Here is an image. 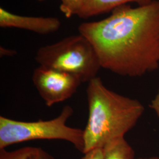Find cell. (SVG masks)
I'll list each match as a JSON object with an SVG mask.
<instances>
[{
    "label": "cell",
    "mask_w": 159,
    "mask_h": 159,
    "mask_svg": "<svg viewBox=\"0 0 159 159\" xmlns=\"http://www.w3.org/2000/svg\"><path fill=\"white\" fill-rule=\"evenodd\" d=\"M89 117L83 130V154L123 138L145 111L142 103L108 89L97 77L86 89Z\"/></svg>",
    "instance_id": "cell-2"
},
{
    "label": "cell",
    "mask_w": 159,
    "mask_h": 159,
    "mask_svg": "<svg viewBox=\"0 0 159 159\" xmlns=\"http://www.w3.org/2000/svg\"><path fill=\"white\" fill-rule=\"evenodd\" d=\"M136 159H159V157H156V156H152V157H144V158H138Z\"/></svg>",
    "instance_id": "cell-15"
},
{
    "label": "cell",
    "mask_w": 159,
    "mask_h": 159,
    "mask_svg": "<svg viewBox=\"0 0 159 159\" xmlns=\"http://www.w3.org/2000/svg\"><path fill=\"white\" fill-rule=\"evenodd\" d=\"M32 80L40 96L49 107L69 99L82 83L74 75L41 66L34 70Z\"/></svg>",
    "instance_id": "cell-5"
},
{
    "label": "cell",
    "mask_w": 159,
    "mask_h": 159,
    "mask_svg": "<svg viewBox=\"0 0 159 159\" xmlns=\"http://www.w3.org/2000/svg\"><path fill=\"white\" fill-rule=\"evenodd\" d=\"M38 1H45V0H38Z\"/></svg>",
    "instance_id": "cell-16"
},
{
    "label": "cell",
    "mask_w": 159,
    "mask_h": 159,
    "mask_svg": "<svg viewBox=\"0 0 159 159\" xmlns=\"http://www.w3.org/2000/svg\"><path fill=\"white\" fill-rule=\"evenodd\" d=\"M34 147H24L13 151H7L6 148L0 150V159H29Z\"/></svg>",
    "instance_id": "cell-10"
},
{
    "label": "cell",
    "mask_w": 159,
    "mask_h": 159,
    "mask_svg": "<svg viewBox=\"0 0 159 159\" xmlns=\"http://www.w3.org/2000/svg\"><path fill=\"white\" fill-rule=\"evenodd\" d=\"M35 60L41 66L74 75L82 83L97 77L102 68L94 47L80 33L40 47Z\"/></svg>",
    "instance_id": "cell-4"
},
{
    "label": "cell",
    "mask_w": 159,
    "mask_h": 159,
    "mask_svg": "<svg viewBox=\"0 0 159 159\" xmlns=\"http://www.w3.org/2000/svg\"><path fill=\"white\" fill-rule=\"evenodd\" d=\"M74 110L63 107L57 117L37 121H23L0 116V150L20 143L37 140H59L70 143L80 152L84 151L83 130L67 125Z\"/></svg>",
    "instance_id": "cell-3"
},
{
    "label": "cell",
    "mask_w": 159,
    "mask_h": 159,
    "mask_svg": "<svg viewBox=\"0 0 159 159\" xmlns=\"http://www.w3.org/2000/svg\"><path fill=\"white\" fill-rule=\"evenodd\" d=\"M150 107L154 111L159 120V88L156 96L151 102Z\"/></svg>",
    "instance_id": "cell-13"
},
{
    "label": "cell",
    "mask_w": 159,
    "mask_h": 159,
    "mask_svg": "<svg viewBox=\"0 0 159 159\" xmlns=\"http://www.w3.org/2000/svg\"><path fill=\"white\" fill-rule=\"evenodd\" d=\"M17 54V51L14 50H11L8 48H6L4 47H0V56L1 57H12Z\"/></svg>",
    "instance_id": "cell-14"
},
{
    "label": "cell",
    "mask_w": 159,
    "mask_h": 159,
    "mask_svg": "<svg viewBox=\"0 0 159 159\" xmlns=\"http://www.w3.org/2000/svg\"><path fill=\"white\" fill-rule=\"evenodd\" d=\"M61 24L60 20L56 17L24 16L0 8V26L2 28L23 29L46 35L56 32Z\"/></svg>",
    "instance_id": "cell-6"
},
{
    "label": "cell",
    "mask_w": 159,
    "mask_h": 159,
    "mask_svg": "<svg viewBox=\"0 0 159 159\" xmlns=\"http://www.w3.org/2000/svg\"><path fill=\"white\" fill-rule=\"evenodd\" d=\"M104 150V159H136L133 148L125 137L109 143Z\"/></svg>",
    "instance_id": "cell-8"
},
{
    "label": "cell",
    "mask_w": 159,
    "mask_h": 159,
    "mask_svg": "<svg viewBox=\"0 0 159 159\" xmlns=\"http://www.w3.org/2000/svg\"><path fill=\"white\" fill-rule=\"evenodd\" d=\"M78 30L94 47L102 68L136 77L159 67V0L135 8L120 6Z\"/></svg>",
    "instance_id": "cell-1"
},
{
    "label": "cell",
    "mask_w": 159,
    "mask_h": 159,
    "mask_svg": "<svg viewBox=\"0 0 159 159\" xmlns=\"http://www.w3.org/2000/svg\"><path fill=\"white\" fill-rule=\"evenodd\" d=\"M85 0H61L60 10L66 18H70L73 16L79 14Z\"/></svg>",
    "instance_id": "cell-9"
},
{
    "label": "cell",
    "mask_w": 159,
    "mask_h": 159,
    "mask_svg": "<svg viewBox=\"0 0 159 159\" xmlns=\"http://www.w3.org/2000/svg\"><path fill=\"white\" fill-rule=\"evenodd\" d=\"M29 159H55V158L43 148H34Z\"/></svg>",
    "instance_id": "cell-11"
},
{
    "label": "cell",
    "mask_w": 159,
    "mask_h": 159,
    "mask_svg": "<svg viewBox=\"0 0 159 159\" xmlns=\"http://www.w3.org/2000/svg\"><path fill=\"white\" fill-rule=\"evenodd\" d=\"M84 156L81 159H104V148H98L84 154Z\"/></svg>",
    "instance_id": "cell-12"
},
{
    "label": "cell",
    "mask_w": 159,
    "mask_h": 159,
    "mask_svg": "<svg viewBox=\"0 0 159 159\" xmlns=\"http://www.w3.org/2000/svg\"><path fill=\"white\" fill-rule=\"evenodd\" d=\"M153 1L154 0H85L78 17L87 19L90 17L111 12L116 8L128 4L130 2H136L139 6H143Z\"/></svg>",
    "instance_id": "cell-7"
}]
</instances>
